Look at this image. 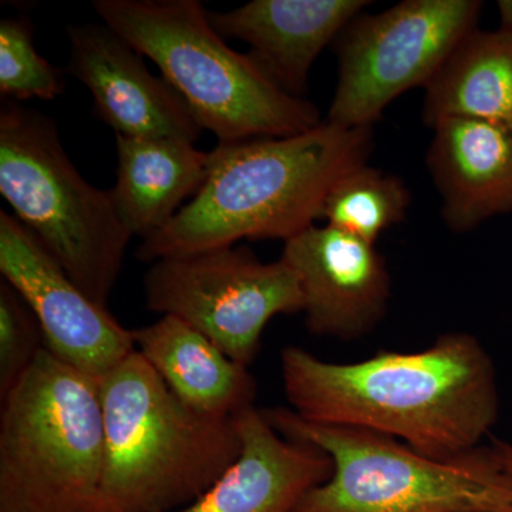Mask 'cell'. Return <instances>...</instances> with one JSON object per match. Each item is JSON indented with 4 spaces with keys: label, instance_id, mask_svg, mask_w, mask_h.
<instances>
[{
    "label": "cell",
    "instance_id": "21",
    "mask_svg": "<svg viewBox=\"0 0 512 512\" xmlns=\"http://www.w3.org/2000/svg\"><path fill=\"white\" fill-rule=\"evenodd\" d=\"M45 348L35 313L8 282H0V397L25 375Z\"/></svg>",
    "mask_w": 512,
    "mask_h": 512
},
{
    "label": "cell",
    "instance_id": "13",
    "mask_svg": "<svg viewBox=\"0 0 512 512\" xmlns=\"http://www.w3.org/2000/svg\"><path fill=\"white\" fill-rule=\"evenodd\" d=\"M238 460L197 500L173 512H292L333 473L328 454L279 434L255 406L235 416Z\"/></svg>",
    "mask_w": 512,
    "mask_h": 512
},
{
    "label": "cell",
    "instance_id": "19",
    "mask_svg": "<svg viewBox=\"0 0 512 512\" xmlns=\"http://www.w3.org/2000/svg\"><path fill=\"white\" fill-rule=\"evenodd\" d=\"M410 204L412 195L400 178L365 164L330 190L320 220L375 244L384 231L406 220Z\"/></svg>",
    "mask_w": 512,
    "mask_h": 512
},
{
    "label": "cell",
    "instance_id": "5",
    "mask_svg": "<svg viewBox=\"0 0 512 512\" xmlns=\"http://www.w3.org/2000/svg\"><path fill=\"white\" fill-rule=\"evenodd\" d=\"M99 383L46 348L2 399L0 512H101Z\"/></svg>",
    "mask_w": 512,
    "mask_h": 512
},
{
    "label": "cell",
    "instance_id": "8",
    "mask_svg": "<svg viewBox=\"0 0 512 512\" xmlns=\"http://www.w3.org/2000/svg\"><path fill=\"white\" fill-rule=\"evenodd\" d=\"M478 0H404L360 13L335 40L339 77L326 121L373 127L392 101L433 80L458 43L477 29Z\"/></svg>",
    "mask_w": 512,
    "mask_h": 512
},
{
    "label": "cell",
    "instance_id": "15",
    "mask_svg": "<svg viewBox=\"0 0 512 512\" xmlns=\"http://www.w3.org/2000/svg\"><path fill=\"white\" fill-rule=\"evenodd\" d=\"M427 168L451 231L512 212V124L450 119L433 128Z\"/></svg>",
    "mask_w": 512,
    "mask_h": 512
},
{
    "label": "cell",
    "instance_id": "14",
    "mask_svg": "<svg viewBox=\"0 0 512 512\" xmlns=\"http://www.w3.org/2000/svg\"><path fill=\"white\" fill-rule=\"evenodd\" d=\"M369 5V0H254L229 12H210V22L224 39L247 43L248 55L282 90L302 97L322 50Z\"/></svg>",
    "mask_w": 512,
    "mask_h": 512
},
{
    "label": "cell",
    "instance_id": "1",
    "mask_svg": "<svg viewBox=\"0 0 512 512\" xmlns=\"http://www.w3.org/2000/svg\"><path fill=\"white\" fill-rule=\"evenodd\" d=\"M281 373L303 420L375 431L440 460L481 447L500 412L493 360L463 332L420 352H379L355 363L288 346Z\"/></svg>",
    "mask_w": 512,
    "mask_h": 512
},
{
    "label": "cell",
    "instance_id": "23",
    "mask_svg": "<svg viewBox=\"0 0 512 512\" xmlns=\"http://www.w3.org/2000/svg\"><path fill=\"white\" fill-rule=\"evenodd\" d=\"M493 447L495 451H497L498 456H500L501 461L505 468L512 474V446L508 443H503V441H494Z\"/></svg>",
    "mask_w": 512,
    "mask_h": 512
},
{
    "label": "cell",
    "instance_id": "10",
    "mask_svg": "<svg viewBox=\"0 0 512 512\" xmlns=\"http://www.w3.org/2000/svg\"><path fill=\"white\" fill-rule=\"evenodd\" d=\"M0 274L35 313L45 348L94 382L136 352L133 330L92 301L6 211H0Z\"/></svg>",
    "mask_w": 512,
    "mask_h": 512
},
{
    "label": "cell",
    "instance_id": "4",
    "mask_svg": "<svg viewBox=\"0 0 512 512\" xmlns=\"http://www.w3.org/2000/svg\"><path fill=\"white\" fill-rule=\"evenodd\" d=\"M93 8L157 64L220 143L298 136L323 123L315 104L286 93L248 53L231 49L198 0H97Z\"/></svg>",
    "mask_w": 512,
    "mask_h": 512
},
{
    "label": "cell",
    "instance_id": "16",
    "mask_svg": "<svg viewBox=\"0 0 512 512\" xmlns=\"http://www.w3.org/2000/svg\"><path fill=\"white\" fill-rule=\"evenodd\" d=\"M133 335L137 352L195 412L232 417L254 406L256 382L248 367L184 320L163 316Z\"/></svg>",
    "mask_w": 512,
    "mask_h": 512
},
{
    "label": "cell",
    "instance_id": "6",
    "mask_svg": "<svg viewBox=\"0 0 512 512\" xmlns=\"http://www.w3.org/2000/svg\"><path fill=\"white\" fill-rule=\"evenodd\" d=\"M289 440L328 454L333 473L292 512H512V474L493 446L440 460L389 436L262 410Z\"/></svg>",
    "mask_w": 512,
    "mask_h": 512
},
{
    "label": "cell",
    "instance_id": "17",
    "mask_svg": "<svg viewBox=\"0 0 512 512\" xmlns=\"http://www.w3.org/2000/svg\"><path fill=\"white\" fill-rule=\"evenodd\" d=\"M117 181L111 188L133 237L150 238L168 224L207 178L210 153L188 141L116 136Z\"/></svg>",
    "mask_w": 512,
    "mask_h": 512
},
{
    "label": "cell",
    "instance_id": "12",
    "mask_svg": "<svg viewBox=\"0 0 512 512\" xmlns=\"http://www.w3.org/2000/svg\"><path fill=\"white\" fill-rule=\"evenodd\" d=\"M67 35V70L90 90L97 116L116 136L198 140L204 128L187 103L116 32L87 23L67 29Z\"/></svg>",
    "mask_w": 512,
    "mask_h": 512
},
{
    "label": "cell",
    "instance_id": "2",
    "mask_svg": "<svg viewBox=\"0 0 512 512\" xmlns=\"http://www.w3.org/2000/svg\"><path fill=\"white\" fill-rule=\"evenodd\" d=\"M373 127L323 120L308 133L220 143L187 205L144 239L143 261L227 248L241 239L288 241L320 220L330 190L369 161Z\"/></svg>",
    "mask_w": 512,
    "mask_h": 512
},
{
    "label": "cell",
    "instance_id": "7",
    "mask_svg": "<svg viewBox=\"0 0 512 512\" xmlns=\"http://www.w3.org/2000/svg\"><path fill=\"white\" fill-rule=\"evenodd\" d=\"M0 194L74 284L107 308L133 235L113 191L70 161L55 121L13 100L0 107Z\"/></svg>",
    "mask_w": 512,
    "mask_h": 512
},
{
    "label": "cell",
    "instance_id": "20",
    "mask_svg": "<svg viewBox=\"0 0 512 512\" xmlns=\"http://www.w3.org/2000/svg\"><path fill=\"white\" fill-rule=\"evenodd\" d=\"M62 74L37 52L33 26L22 16L0 22V94L3 100H55Z\"/></svg>",
    "mask_w": 512,
    "mask_h": 512
},
{
    "label": "cell",
    "instance_id": "22",
    "mask_svg": "<svg viewBox=\"0 0 512 512\" xmlns=\"http://www.w3.org/2000/svg\"><path fill=\"white\" fill-rule=\"evenodd\" d=\"M498 12H500V29L512 35V0H500L497 3Z\"/></svg>",
    "mask_w": 512,
    "mask_h": 512
},
{
    "label": "cell",
    "instance_id": "18",
    "mask_svg": "<svg viewBox=\"0 0 512 512\" xmlns=\"http://www.w3.org/2000/svg\"><path fill=\"white\" fill-rule=\"evenodd\" d=\"M423 121L471 119L512 124V35L474 29L426 87Z\"/></svg>",
    "mask_w": 512,
    "mask_h": 512
},
{
    "label": "cell",
    "instance_id": "11",
    "mask_svg": "<svg viewBox=\"0 0 512 512\" xmlns=\"http://www.w3.org/2000/svg\"><path fill=\"white\" fill-rule=\"evenodd\" d=\"M281 259L298 276L313 335L362 339L382 322L390 275L375 244L329 225H312L285 241Z\"/></svg>",
    "mask_w": 512,
    "mask_h": 512
},
{
    "label": "cell",
    "instance_id": "9",
    "mask_svg": "<svg viewBox=\"0 0 512 512\" xmlns=\"http://www.w3.org/2000/svg\"><path fill=\"white\" fill-rule=\"evenodd\" d=\"M144 293L151 311L184 320L247 367L269 320L303 312L291 266L282 259L265 264L234 245L158 259L144 276Z\"/></svg>",
    "mask_w": 512,
    "mask_h": 512
},
{
    "label": "cell",
    "instance_id": "3",
    "mask_svg": "<svg viewBox=\"0 0 512 512\" xmlns=\"http://www.w3.org/2000/svg\"><path fill=\"white\" fill-rule=\"evenodd\" d=\"M99 387L106 434L101 512L180 510L241 456L235 416L192 410L137 350Z\"/></svg>",
    "mask_w": 512,
    "mask_h": 512
}]
</instances>
